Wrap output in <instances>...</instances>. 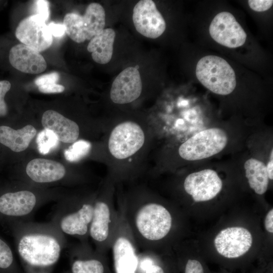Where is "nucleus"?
Returning <instances> with one entry per match:
<instances>
[{
	"label": "nucleus",
	"instance_id": "27",
	"mask_svg": "<svg viewBox=\"0 0 273 273\" xmlns=\"http://www.w3.org/2000/svg\"><path fill=\"white\" fill-rule=\"evenodd\" d=\"M11 87L8 80L0 81V117L5 116L8 112V107L5 101V97Z\"/></svg>",
	"mask_w": 273,
	"mask_h": 273
},
{
	"label": "nucleus",
	"instance_id": "21",
	"mask_svg": "<svg viewBox=\"0 0 273 273\" xmlns=\"http://www.w3.org/2000/svg\"><path fill=\"white\" fill-rule=\"evenodd\" d=\"M110 212L107 204L97 201L94 204L93 215L89 228L92 238L97 242L105 241L109 235Z\"/></svg>",
	"mask_w": 273,
	"mask_h": 273
},
{
	"label": "nucleus",
	"instance_id": "3",
	"mask_svg": "<svg viewBox=\"0 0 273 273\" xmlns=\"http://www.w3.org/2000/svg\"><path fill=\"white\" fill-rule=\"evenodd\" d=\"M196 75L204 86L216 94L228 95L236 86L234 69L226 60L217 56L200 59L196 65Z\"/></svg>",
	"mask_w": 273,
	"mask_h": 273
},
{
	"label": "nucleus",
	"instance_id": "16",
	"mask_svg": "<svg viewBox=\"0 0 273 273\" xmlns=\"http://www.w3.org/2000/svg\"><path fill=\"white\" fill-rule=\"evenodd\" d=\"M41 123L44 129L52 131L59 141L64 143H74L80 135L78 124L56 111L49 110L44 112Z\"/></svg>",
	"mask_w": 273,
	"mask_h": 273
},
{
	"label": "nucleus",
	"instance_id": "30",
	"mask_svg": "<svg viewBox=\"0 0 273 273\" xmlns=\"http://www.w3.org/2000/svg\"><path fill=\"white\" fill-rule=\"evenodd\" d=\"M59 79V74L57 72H53L44 74L37 77L34 83L38 86L51 83H57Z\"/></svg>",
	"mask_w": 273,
	"mask_h": 273
},
{
	"label": "nucleus",
	"instance_id": "7",
	"mask_svg": "<svg viewBox=\"0 0 273 273\" xmlns=\"http://www.w3.org/2000/svg\"><path fill=\"white\" fill-rule=\"evenodd\" d=\"M228 141V135L223 129H206L183 143L178 148V154L181 158L188 161L206 159L221 151Z\"/></svg>",
	"mask_w": 273,
	"mask_h": 273
},
{
	"label": "nucleus",
	"instance_id": "2",
	"mask_svg": "<svg viewBox=\"0 0 273 273\" xmlns=\"http://www.w3.org/2000/svg\"><path fill=\"white\" fill-rule=\"evenodd\" d=\"M150 124L130 118L107 123L105 149L111 170H129L145 164L153 138Z\"/></svg>",
	"mask_w": 273,
	"mask_h": 273
},
{
	"label": "nucleus",
	"instance_id": "36",
	"mask_svg": "<svg viewBox=\"0 0 273 273\" xmlns=\"http://www.w3.org/2000/svg\"><path fill=\"white\" fill-rule=\"evenodd\" d=\"M146 273H165L164 269L159 265L152 264L146 268Z\"/></svg>",
	"mask_w": 273,
	"mask_h": 273
},
{
	"label": "nucleus",
	"instance_id": "1",
	"mask_svg": "<svg viewBox=\"0 0 273 273\" xmlns=\"http://www.w3.org/2000/svg\"><path fill=\"white\" fill-rule=\"evenodd\" d=\"M25 273H52L66 246L65 235L51 222L7 224Z\"/></svg>",
	"mask_w": 273,
	"mask_h": 273
},
{
	"label": "nucleus",
	"instance_id": "17",
	"mask_svg": "<svg viewBox=\"0 0 273 273\" xmlns=\"http://www.w3.org/2000/svg\"><path fill=\"white\" fill-rule=\"evenodd\" d=\"M27 175L37 184H49L62 180L66 171L61 163L52 160L36 158L31 160L26 167Z\"/></svg>",
	"mask_w": 273,
	"mask_h": 273
},
{
	"label": "nucleus",
	"instance_id": "34",
	"mask_svg": "<svg viewBox=\"0 0 273 273\" xmlns=\"http://www.w3.org/2000/svg\"><path fill=\"white\" fill-rule=\"evenodd\" d=\"M264 226L266 230L270 233H273V209L271 208L266 214L264 220Z\"/></svg>",
	"mask_w": 273,
	"mask_h": 273
},
{
	"label": "nucleus",
	"instance_id": "28",
	"mask_svg": "<svg viewBox=\"0 0 273 273\" xmlns=\"http://www.w3.org/2000/svg\"><path fill=\"white\" fill-rule=\"evenodd\" d=\"M184 273H206V272L200 261L195 258H189L185 264Z\"/></svg>",
	"mask_w": 273,
	"mask_h": 273
},
{
	"label": "nucleus",
	"instance_id": "32",
	"mask_svg": "<svg viewBox=\"0 0 273 273\" xmlns=\"http://www.w3.org/2000/svg\"><path fill=\"white\" fill-rule=\"evenodd\" d=\"M40 92L45 94L60 93L63 92L65 87L63 85L57 83H51L38 86Z\"/></svg>",
	"mask_w": 273,
	"mask_h": 273
},
{
	"label": "nucleus",
	"instance_id": "29",
	"mask_svg": "<svg viewBox=\"0 0 273 273\" xmlns=\"http://www.w3.org/2000/svg\"><path fill=\"white\" fill-rule=\"evenodd\" d=\"M249 7L254 11L261 12L269 9L272 6V0H249L248 1Z\"/></svg>",
	"mask_w": 273,
	"mask_h": 273
},
{
	"label": "nucleus",
	"instance_id": "10",
	"mask_svg": "<svg viewBox=\"0 0 273 273\" xmlns=\"http://www.w3.org/2000/svg\"><path fill=\"white\" fill-rule=\"evenodd\" d=\"M15 36L22 44L38 52L49 48L53 40L46 21L36 14L24 18L19 23Z\"/></svg>",
	"mask_w": 273,
	"mask_h": 273
},
{
	"label": "nucleus",
	"instance_id": "4",
	"mask_svg": "<svg viewBox=\"0 0 273 273\" xmlns=\"http://www.w3.org/2000/svg\"><path fill=\"white\" fill-rule=\"evenodd\" d=\"M47 197L28 189L0 192V224L15 221H30L31 217Z\"/></svg>",
	"mask_w": 273,
	"mask_h": 273
},
{
	"label": "nucleus",
	"instance_id": "18",
	"mask_svg": "<svg viewBox=\"0 0 273 273\" xmlns=\"http://www.w3.org/2000/svg\"><path fill=\"white\" fill-rule=\"evenodd\" d=\"M116 273H135L138 259L131 242L126 238H118L113 248Z\"/></svg>",
	"mask_w": 273,
	"mask_h": 273
},
{
	"label": "nucleus",
	"instance_id": "8",
	"mask_svg": "<svg viewBox=\"0 0 273 273\" xmlns=\"http://www.w3.org/2000/svg\"><path fill=\"white\" fill-rule=\"evenodd\" d=\"M135 224L138 231L145 239L157 241L165 237L172 225V217L162 205L149 203L138 211Z\"/></svg>",
	"mask_w": 273,
	"mask_h": 273
},
{
	"label": "nucleus",
	"instance_id": "9",
	"mask_svg": "<svg viewBox=\"0 0 273 273\" xmlns=\"http://www.w3.org/2000/svg\"><path fill=\"white\" fill-rule=\"evenodd\" d=\"M252 241V235L247 229L232 226L221 230L216 236L214 244L219 254L233 259L245 254L251 247Z\"/></svg>",
	"mask_w": 273,
	"mask_h": 273
},
{
	"label": "nucleus",
	"instance_id": "37",
	"mask_svg": "<svg viewBox=\"0 0 273 273\" xmlns=\"http://www.w3.org/2000/svg\"><path fill=\"white\" fill-rule=\"evenodd\" d=\"M63 273H70L69 271H66V272H63Z\"/></svg>",
	"mask_w": 273,
	"mask_h": 273
},
{
	"label": "nucleus",
	"instance_id": "19",
	"mask_svg": "<svg viewBox=\"0 0 273 273\" xmlns=\"http://www.w3.org/2000/svg\"><path fill=\"white\" fill-rule=\"evenodd\" d=\"M36 132L31 125H27L18 130L2 125L0 126V143L14 152H22L28 148Z\"/></svg>",
	"mask_w": 273,
	"mask_h": 273
},
{
	"label": "nucleus",
	"instance_id": "25",
	"mask_svg": "<svg viewBox=\"0 0 273 273\" xmlns=\"http://www.w3.org/2000/svg\"><path fill=\"white\" fill-rule=\"evenodd\" d=\"M36 141L39 152L43 155L49 153L59 144V140L55 134L47 129H44L38 133Z\"/></svg>",
	"mask_w": 273,
	"mask_h": 273
},
{
	"label": "nucleus",
	"instance_id": "24",
	"mask_svg": "<svg viewBox=\"0 0 273 273\" xmlns=\"http://www.w3.org/2000/svg\"><path fill=\"white\" fill-rule=\"evenodd\" d=\"M0 273H21L12 248L1 236Z\"/></svg>",
	"mask_w": 273,
	"mask_h": 273
},
{
	"label": "nucleus",
	"instance_id": "31",
	"mask_svg": "<svg viewBox=\"0 0 273 273\" xmlns=\"http://www.w3.org/2000/svg\"><path fill=\"white\" fill-rule=\"evenodd\" d=\"M36 14L40 16L47 21L49 18L50 10L49 3L47 1H35Z\"/></svg>",
	"mask_w": 273,
	"mask_h": 273
},
{
	"label": "nucleus",
	"instance_id": "6",
	"mask_svg": "<svg viewBox=\"0 0 273 273\" xmlns=\"http://www.w3.org/2000/svg\"><path fill=\"white\" fill-rule=\"evenodd\" d=\"M63 24L65 33L74 41L81 43L90 40L104 29L105 10L99 3H92L83 16L75 13L67 14Z\"/></svg>",
	"mask_w": 273,
	"mask_h": 273
},
{
	"label": "nucleus",
	"instance_id": "22",
	"mask_svg": "<svg viewBox=\"0 0 273 273\" xmlns=\"http://www.w3.org/2000/svg\"><path fill=\"white\" fill-rule=\"evenodd\" d=\"M244 166L250 187L257 194L265 193L268 188L269 178L264 163L251 158L245 161Z\"/></svg>",
	"mask_w": 273,
	"mask_h": 273
},
{
	"label": "nucleus",
	"instance_id": "20",
	"mask_svg": "<svg viewBox=\"0 0 273 273\" xmlns=\"http://www.w3.org/2000/svg\"><path fill=\"white\" fill-rule=\"evenodd\" d=\"M115 32L112 28L103 29L90 40L87 50L96 63L105 64L112 57Z\"/></svg>",
	"mask_w": 273,
	"mask_h": 273
},
{
	"label": "nucleus",
	"instance_id": "14",
	"mask_svg": "<svg viewBox=\"0 0 273 273\" xmlns=\"http://www.w3.org/2000/svg\"><path fill=\"white\" fill-rule=\"evenodd\" d=\"M142 82L136 67H128L121 71L112 82L110 98L116 104L131 103L141 96Z\"/></svg>",
	"mask_w": 273,
	"mask_h": 273
},
{
	"label": "nucleus",
	"instance_id": "23",
	"mask_svg": "<svg viewBox=\"0 0 273 273\" xmlns=\"http://www.w3.org/2000/svg\"><path fill=\"white\" fill-rule=\"evenodd\" d=\"M70 255L71 258L70 273H104V265L97 258L76 256L71 253Z\"/></svg>",
	"mask_w": 273,
	"mask_h": 273
},
{
	"label": "nucleus",
	"instance_id": "26",
	"mask_svg": "<svg viewBox=\"0 0 273 273\" xmlns=\"http://www.w3.org/2000/svg\"><path fill=\"white\" fill-rule=\"evenodd\" d=\"M91 146V144L88 141L78 140L64 151L65 158L70 162L78 161L89 153Z\"/></svg>",
	"mask_w": 273,
	"mask_h": 273
},
{
	"label": "nucleus",
	"instance_id": "15",
	"mask_svg": "<svg viewBox=\"0 0 273 273\" xmlns=\"http://www.w3.org/2000/svg\"><path fill=\"white\" fill-rule=\"evenodd\" d=\"M9 60L14 68L26 73L39 74L44 71L47 66L39 52L22 43L11 48Z\"/></svg>",
	"mask_w": 273,
	"mask_h": 273
},
{
	"label": "nucleus",
	"instance_id": "5",
	"mask_svg": "<svg viewBox=\"0 0 273 273\" xmlns=\"http://www.w3.org/2000/svg\"><path fill=\"white\" fill-rule=\"evenodd\" d=\"M94 204L88 201H61L54 210L51 221L64 235L84 237L89 232Z\"/></svg>",
	"mask_w": 273,
	"mask_h": 273
},
{
	"label": "nucleus",
	"instance_id": "33",
	"mask_svg": "<svg viewBox=\"0 0 273 273\" xmlns=\"http://www.w3.org/2000/svg\"><path fill=\"white\" fill-rule=\"evenodd\" d=\"M48 26L52 36L61 37L65 33V28L63 24L51 22Z\"/></svg>",
	"mask_w": 273,
	"mask_h": 273
},
{
	"label": "nucleus",
	"instance_id": "11",
	"mask_svg": "<svg viewBox=\"0 0 273 273\" xmlns=\"http://www.w3.org/2000/svg\"><path fill=\"white\" fill-rule=\"evenodd\" d=\"M209 31L216 42L229 48L243 46L247 38L245 31L234 15L225 11L217 14L214 17Z\"/></svg>",
	"mask_w": 273,
	"mask_h": 273
},
{
	"label": "nucleus",
	"instance_id": "35",
	"mask_svg": "<svg viewBox=\"0 0 273 273\" xmlns=\"http://www.w3.org/2000/svg\"><path fill=\"white\" fill-rule=\"evenodd\" d=\"M266 169L268 178L270 180L273 179V151L271 150L269 160L266 166Z\"/></svg>",
	"mask_w": 273,
	"mask_h": 273
},
{
	"label": "nucleus",
	"instance_id": "13",
	"mask_svg": "<svg viewBox=\"0 0 273 273\" xmlns=\"http://www.w3.org/2000/svg\"><path fill=\"white\" fill-rule=\"evenodd\" d=\"M132 20L136 31L150 38H157L166 29V22L151 0L140 1L133 8Z\"/></svg>",
	"mask_w": 273,
	"mask_h": 273
},
{
	"label": "nucleus",
	"instance_id": "12",
	"mask_svg": "<svg viewBox=\"0 0 273 273\" xmlns=\"http://www.w3.org/2000/svg\"><path fill=\"white\" fill-rule=\"evenodd\" d=\"M184 187L194 201L204 202L213 199L219 193L222 181L215 171L205 169L187 175Z\"/></svg>",
	"mask_w": 273,
	"mask_h": 273
}]
</instances>
